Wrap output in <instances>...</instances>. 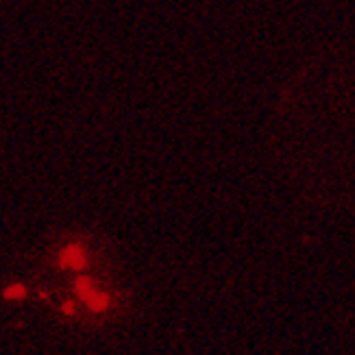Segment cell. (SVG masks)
Instances as JSON below:
<instances>
[{
	"label": "cell",
	"mask_w": 355,
	"mask_h": 355,
	"mask_svg": "<svg viewBox=\"0 0 355 355\" xmlns=\"http://www.w3.org/2000/svg\"><path fill=\"white\" fill-rule=\"evenodd\" d=\"M61 266L72 268V270H81L85 266V257L79 246H68V249L61 253Z\"/></svg>",
	"instance_id": "6da1fadb"
},
{
	"label": "cell",
	"mask_w": 355,
	"mask_h": 355,
	"mask_svg": "<svg viewBox=\"0 0 355 355\" xmlns=\"http://www.w3.org/2000/svg\"><path fill=\"white\" fill-rule=\"evenodd\" d=\"M85 303H87L94 312H101V310H105V307H107V303H110V299H107L105 295H98V292H94V295H92Z\"/></svg>",
	"instance_id": "7a4b0ae2"
},
{
	"label": "cell",
	"mask_w": 355,
	"mask_h": 355,
	"mask_svg": "<svg viewBox=\"0 0 355 355\" xmlns=\"http://www.w3.org/2000/svg\"><path fill=\"white\" fill-rule=\"evenodd\" d=\"M76 290H79V295L87 301L92 295H94V290H92V284H89V279H85V277H81L79 282H76Z\"/></svg>",
	"instance_id": "3957f363"
},
{
	"label": "cell",
	"mask_w": 355,
	"mask_h": 355,
	"mask_svg": "<svg viewBox=\"0 0 355 355\" xmlns=\"http://www.w3.org/2000/svg\"><path fill=\"white\" fill-rule=\"evenodd\" d=\"M24 297V288L22 286H11L5 290V299H22Z\"/></svg>",
	"instance_id": "277c9868"
},
{
	"label": "cell",
	"mask_w": 355,
	"mask_h": 355,
	"mask_svg": "<svg viewBox=\"0 0 355 355\" xmlns=\"http://www.w3.org/2000/svg\"><path fill=\"white\" fill-rule=\"evenodd\" d=\"M64 312H66V314H72V305H70V303L64 305Z\"/></svg>",
	"instance_id": "5b68a950"
}]
</instances>
